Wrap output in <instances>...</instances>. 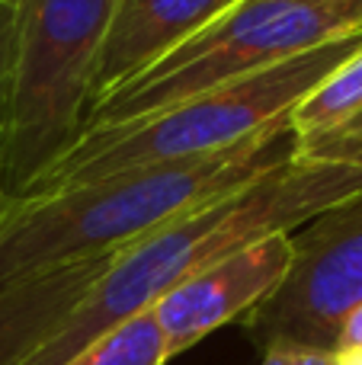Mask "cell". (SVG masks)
I'll list each match as a JSON object with an SVG mask.
<instances>
[{
	"label": "cell",
	"instance_id": "cell-1",
	"mask_svg": "<svg viewBox=\"0 0 362 365\" xmlns=\"http://www.w3.org/2000/svg\"><path fill=\"white\" fill-rule=\"evenodd\" d=\"M362 195V167L292 160L119 250L64 327L26 365H64L122 321L151 311L186 279L269 234H292L327 208Z\"/></svg>",
	"mask_w": 362,
	"mask_h": 365
},
{
	"label": "cell",
	"instance_id": "cell-2",
	"mask_svg": "<svg viewBox=\"0 0 362 365\" xmlns=\"http://www.w3.org/2000/svg\"><path fill=\"white\" fill-rule=\"evenodd\" d=\"M289 158V122H279L209 158L141 167L6 202L0 205V289L74 259L125 250L160 225L276 170Z\"/></svg>",
	"mask_w": 362,
	"mask_h": 365
},
{
	"label": "cell",
	"instance_id": "cell-3",
	"mask_svg": "<svg viewBox=\"0 0 362 365\" xmlns=\"http://www.w3.org/2000/svg\"><path fill=\"white\" fill-rule=\"evenodd\" d=\"M359 45L362 32L333 38L273 68L254 71L224 87L183 100L180 106L151 119L81 132L68 154L58 164H51L36 180V186L19 199L61 192V189L141 170V167L180 164V160L228 151L260 135L263 128L289 122V113Z\"/></svg>",
	"mask_w": 362,
	"mask_h": 365
},
{
	"label": "cell",
	"instance_id": "cell-4",
	"mask_svg": "<svg viewBox=\"0 0 362 365\" xmlns=\"http://www.w3.org/2000/svg\"><path fill=\"white\" fill-rule=\"evenodd\" d=\"M115 0H13L0 132V205L26 195L81 138Z\"/></svg>",
	"mask_w": 362,
	"mask_h": 365
},
{
	"label": "cell",
	"instance_id": "cell-5",
	"mask_svg": "<svg viewBox=\"0 0 362 365\" xmlns=\"http://www.w3.org/2000/svg\"><path fill=\"white\" fill-rule=\"evenodd\" d=\"M362 32L318 0H237L154 64L93 100L83 132L160 115L199 93Z\"/></svg>",
	"mask_w": 362,
	"mask_h": 365
},
{
	"label": "cell",
	"instance_id": "cell-6",
	"mask_svg": "<svg viewBox=\"0 0 362 365\" xmlns=\"http://www.w3.org/2000/svg\"><path fill=\"white\" fill-rule=\"evenodd\" d=\"M362 304V195L327 208L292 234V263L244 327L257 346L299 343L337 349L346 314Z\"/></svg>",
	"mask_w": 362,
	"mask_h": 365
},
{
	"label": "cell",
	"instance_id": "cell-7",
	"mask_svg": "<svg viewBox=\"0 0 362 365\" xmlns=\"http://www.w3.org/2000/svg\"><path fill=\"white\" fill-rule=\"evenodd\" d=\"M292 263V234H269L250 247L224 257L222 263L186 279L154 304L167 353L180 356L218 327L244 321L286 279Z\"/></svg>",
	"mask_w": 362,
	"mask_h": 365
},
{
	"label": "cell",
	"instance_id": "cell-8",
	"mask_svg": "<svg viewBox=\"0 0 362 365\" xmlns=\"http://www.w3.org/2000/svg\"><path fill=\"white\" fill-rule=\"evenodd\" d=\"M234 4L237 0H115L93 100L145 71Z\"/></svg>",
	"mask_w": 362,
	"mask_h": 365
},
{
	"label": "cell",
	"instance_id": "cell-9",
	"mask_svg": "<svg viewBox=\"0 0 362 365\" xmlns=\"http://www.w3.org/2000/svg\"><path fill=\"white\" fill-rule=\"evenodd\" d=\"M115 253L74 259L0 289V365H26L64 327Z\"/></svg>",
	"mask_w": 362,
	"mask_h": 365
},
{
	"label": "cell",
	"instance_id": "cell-10",
	"mask_svg": "<svg viewBox=\"0 0 362 365\" xmlns=\"http://www.w3.org/2000/svg\"><path fill=\"white\" fill-rule=\"evenodd\" d=\"M356 115H362V45L289 113V138L292 145L324 138Z\"/></svg>",
	"mask_w": 362,
	"mask_h": 365
},
{
	"label": "cell",
	"instance_id": "cell-11",
	"mask_svg": "<svg viewBox=\"0 0 362 365\" xmlns=\"http://www.w3.org/2000/svg\"><path fill=\"white\" fill-rule=\"evenodd\" d=\"M167 340L160 330L154 311H141V314L122 321L100 340L83 346L81 353L64 365H167Z\"/></svg>",
	"mask_w": 362,
	"mask_h": 365
},
{
	"label": "cell",
	"instance_id": "cell-12",
	"mask_svg": "<svg viewBox=\"0 0 362 365\" xmlns=\"http://www.w3.org/2000/svg\"><path fill=\"white\" fill-rule=\"evenodd\" d=\"M292 160H340V164L362 167V115L324 138L292 145Z\"/></svg>",
	"mask_w": 362,
	"mask_h": 365
},
{
	"label": "cell",
	"instance_id": "cell-13",
	"mask_svg": "<svg viewBox=\"0 0 362 365\" xmlns=\"http://www.w3.org/2000/svg\"><path fill=\"white\" fill-rule=\"evenodd\" d=\"M260 365H333V353L299 346V343H269L263 346Z\"/></svg>",
	"mask_w": 362,
	"mask_h": 365
},
{
	"label": "cell",
	"instance_id": "cell-14",
	"mask_svg": "<svg viewBox=\"0 0 362 365\" xmlns=\"http://www.w3.org/2000/svg\"><path fill=\"white\" fill-rule=\"evenodd\" d=\"M10 51H13V0H0V132H4L6 77H10Z\"/></svg>",
	"mask_w": 362,
	"mask_h": 365
},
{
	"label": "cell",
	"instance_id": "cell-15",
	"mask_svg": "<svg viewBox=\"0 0 362 365\" xmlns=\"http://www.w3.org/2000/svg\"><path fill=\"white\" fill-rule=\"evenodd\" d=\"M337 349H362V304L346 314L337 336Z\"/></svg>",
	"mask_w": 362,
	"mask_h": 365
},
{
	"label": "cell",
	"instance_id": "cell-16",
	"mask_svg": "<svg viewBox=\"0 0 362 365\" xmlns=\"http://www.w3.org/2000/svg\"><path fill=\"white\" fill-rule=\"evenodd\" d=\"M318 4L331 6L333 13L346 16L353 26H359V29H362V0H318Z\"/></svg>",
	"mask_w": 362,
	"mask_h": 365
},
{
	"label": "cell",
	"instance_id": "cell-17",
	"mask_svg": "<svg viewBox=\"0 0 362 365\" xmlns=\"http://www.w3.org/2000/svg\"><path fill=\"white\" fill-rule=\"evenodd\" d=\"M333 365H362V349H333Z\"/></svg>",
	"mask_w": 362,
	"mask_h": 365
}]
</instances>
